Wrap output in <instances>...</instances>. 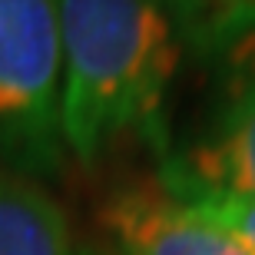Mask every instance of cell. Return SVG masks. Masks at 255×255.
Returning a JSON list of instances; mask_svg holds the SVG:
<instances>
[{
    "label": "cell",
    "instance_id": "ba28073f",
    "mask_svg": "<svg viewBox=\"0 0 255 255\" xmlns=\"http://www.w3.org/2000/svg\"><path fill=\"white\" fill-rule=\"evenodd\" d=\"M76 255H113L110 249H86V252H76Z\"/></svg>",
    "mask_w": 255,
    "mask_h": 255
},
{
    "label": "cell",
    "instance_id": "277c9868",
    "mask_svg": "<svg viewBox=\"0 0 255 255\" xmlns=\"http://www.w3.org/2000/svg\"><path fill=\"white\" fill-rule=\"evenodd\" d=\"M100 226L113 255H255L252 246L156 182H132L110 192L100 206Z\"/></svg>",
    "mask_w": 255,
    "mask_h": 255
},
{
    "label": "cell",
    "instance_id": "7a4b0ae2",
    "mask_svg": "<svg viewBox=\"0 0 255 255\" xmlns=\"http://www.w3.org/2000/svg\"><path fill=\"white\" fill-rule=\"evenodd\" d=\"M57 0H0V162L47 176L63 162Z\"/></svg>",
    "mask_w": 255,
    "mask_h": 255
},
{
    "label": "cell",
    "instance_id": "52a82bcc",
    "mask_svg": "<svg viewBox=\"0 0 255 255\" xmlns=\"http://www.w3.org/2000/svg\"><path fill=\"white\" fill-rule=\"evenodd\" d=\"M179 3L209 10V17L216 20L222 30H229V27H236V23H242V20L255 17V0H179Z\"/></svg>",
    "mask_w": 255,
    "mask_h": 255
},
{
    "label": "cell",
    "instance_id": "5b68a950",
    "mask_svg": "<svg viewBox=\"0 0 255 255\" xmlns=\"http://www.w3.org/2000/svg\"><path fill=\"white\" fill-rule=\"evenodd\" d=\"M0 255H76L66 212L33 176L0 166Z\"/></svg>",
    "mask_w": 255,
    "mask_h": 255
},
{
    "label": "cell",
    "instance_id": "8992f818",
    "mask_svg": "<svg viewBox=\"0 0 255 255\" xmlns=\"http://www.w3.org/2000/svg\"><path fill=\"white\" fill-rule=\"evenodd\" d=\"M162 189H166V186H162ZM172 196L179 199V202H186V206H189L192 212H199L202 219L216 222L219 229L232 232L236 239H242L246 246L255 249V199L226 196V192H172Z\"/></svg>",
    "mask_w": 255,
    "mask_h": 255
},
{
    "label": "cell",
    "instance_id": "3957f363",
    "mask_svg": "<svg viewBox=\"0 0 255 255\" xmlns=\"http://www.w3.org/2000/svg\"><path fill=\"white\" fill-rule=\"evenodd\" d=\"M242 53L226 103L202 142L166 169L169 192H226L255 199V17L239 23Z\"/></svg>",
    "mask_w": 255,
    "mask_h": 255
},
{
    "label": "cell",
    "instance_id": "6da1fadb",
    "mask_svg": "<svg viewBox=\"0 0 255 255\" xmlns=\"http://www.w3.org/2000/svg\"><path fill=\"white\" fill-rule=\"evenodd\" d=\"M63 86V149L80 166L96 162L159 120L179 40L166 0H57Z\"/></svg>",
    "mask_w": 255,
    "mask_h": 255
}]
</instances>
